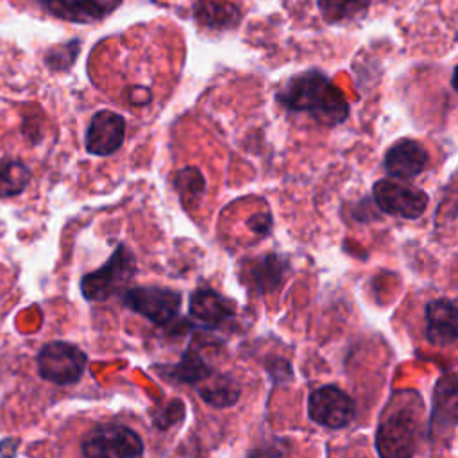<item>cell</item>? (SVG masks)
Masks as SVG:
<instances>
[{
	"mask_svg": "<svg viewBox=\"0 0 458 458\" xmlns=\"http://www.w3.org/2000/svg\"><path fill=\"white\" fill-rule=\"evenodd\" d=\"M429 426L433 431L458 426V372H447L437 381Z\"/></svg>",
	"mask_w": 458,
	"mask_h": 458,
	"instance_id": "obj_12",
	"label": "cell"
},
{
	"mask_svg": "<svg viewBox=\"0 0 458 458\" xmlns=\"http://www.w3.org/2000/svg\"><path fill=\"white\" fill-rule=\"evenodd\" d=\"M286 261L277 254H267L250 259L242 272L243 283L258 293H268L281 286L286 274Z\"/></svg>",
	"mask_w": 458,
	"mask_h": 458,
	"instance_id": "obj_14",
	"label": "cell"
},
{
	"mask_svg": "<svg viewBox=\"0 0 458 458\" xmlns=\"http://www.w3.org/2000/svg\"><path fill=\"white\" fill-rule=\"evenodd\" d=\"M86 361L84 351L68 342H50L36 358L39 376L61 386L77 383L82 377Z\"/></svg>",
	"mask_w": 458,
	"mask_h": 458,
	"instance_id": "obj_3",
	"label": "cell"
},
{
	"mask_svg": "<svg viewBox=\"0 0 458 458\" xmlns=\"http://www.w3.org/2000/svg\"><path fill=\"white\" fill-rule=\"evenodd\" d=\"M426 165L428 152L413 140H401L394 143L383 157L386 174L395 179H413L426 168Z\"/></svg>",
	"mask_w": 458,
	"mask_h": 458,
	"instance_id": "obj_11",
	"label": "cell"
},
{
	"mask_svg": "<svg viewBox=\"0 0 458 458\" xmlns=\"http://www.w3.org/2000/svg\"><path fill=\"white\" fill-rule=\"evenodd\" d=\"M136 274L134 254L125 247L118 245L111 258L97 270L82 276L81 292L88 301H106L118 293Z\"/></svg>",
	"mask_w": 458,
	"mask_h": 458,
	"instance_id": "obj_2",
	"label": "cell"
},
{
	"mask_svg": "<svg viewBox=\"0 0 458 458\" xmlns=\"http://www.w3.org/2000/svg\"><path fill=\"white\" fill-rule=\"evenodd\" d=\"M184 413V404L181 403V399H174L170 404H166L163 408V411L159 415H156V424L161 428V429H166L168 426L175 424Z\"/></svg>",
	"mask_w": 458,
	"mask_h": 458,
	"instance_id": "obj_23",
	"label": "cell"
},
{
	"mask_svg": "<svg viewBox=\"0 0 458 458\" xmlns=\"http://www.w3.org/2000/svg\"><path fill=\"white\" fill-rule=\"evenodd\" d=\"M125 136V120L122 114L100 109L91 116L86 131V150L93 156H109L116 152Z\"/></svg>",
	"mask_w": 458,
	"mask_h": 458,
	"instance_id": "obj_9",
	"label": "cell"
},
{
	"mask_svg": "<svg viewBox=\"0 0 458 458\" xmlns=\"http://www.w3.org/2000/svg\"><path fill=\"white\" fill-rule=\"evenodd\" d=\"M276 98L288 111L306 113L324 125H340L349 116V104L344 93L318 70L290 77L279 88Z\"/></svg>",
	"mask_w": 458,
	"mask_h": 458,
	"instance_id": "obj_1",
	"label": "cell"
},
{
	"mask_svg": "<svg viewBox=\"0 0 458 458\" xmlns=\"http://www.w3.org/2000/svg\"><path fill=\"white\" fill-rule=\"evenodd\" d=\"M281 451H277L276 447H261V449H256L249 454V458H281Z\"/></svg>",
	"mask_w": 458,
	"mask_h": 458,
	"instance_id": "obj_25",
	"label": "cell"
},
{
	"mask_svg": "<svg viewBox=\"0 0 458 458\" xmlns=\"http://www.w3.org/2000/svg\"><path fill=\"white\" fill-rule=\"evenodd\" d=\"M175 186H177V190L181 193V200L184 204H197L199 199L204 195L206 182L199 170L184 168V170H179Z\"/></svg>",
	"mask_w": 458,
	"mask_h": 458,
	"instance_id": "obj_21",
	"label": "cell"
},
{
	"mask_svg": "<svg viewBox=\"0 0 458 458\" xmlns=\"http://www.w3.org/2000/svg\"><path fill=\"white\" fill-rule=\"evenodd\" d=\"M141 453L140 435L123 424L97 426L82 442L84 458H138Z\"/></svg>",
	"mask_w": 458,
	"mask_h": 458,
	"instance_id": "obj_4",
	"label": "cell"
},
{
	"mask_svg": "<svg viewBox=\"0 0 458 458\" xmlns=\"http://www.w3.org/2000/svg\"><path fill=\"white\" fill-rule=\"evenodd\" d=\"M270 225H272V218L268 213H256L249 218L250 231H254L258 234H267L270 231Z\"/></svg>",
	"mask_w": 458,
	"mask_h": 458,
	"instance_id": "obj_24",
	"label": "cell"
},
{
	"mask_svg": "<svg viewBox=\"0 0 458 458\" xmlns=\"http://www.w3.org/2000/svg\"><path fill=\"white\" fill-rule=\"evenodd\" d=\"M38 4L54 18L73 23H91L109 16L122 0H38Z\"/></svg>",
	"mask_w": 458,
	"mask_h": 458,
	"instance_id": "obj_10",
	"label": "cell"
},
{
	"mask_svg": "<svg viewBox=\"0 0 458 458\" xmlns=\"http://www.w3.org/2000/svg\"><path fill=\"white\" fill-rule=\"evenodd\" d=\"M426 338L433 345H451L458 340V306L437 299L426 306Z\"/></svg>",
	"mask_w": 458,
	"mask_h": 458,
	"instance_id": "obj_13",
	"label": "cell"
},
{
	"mask_svg": "<svg viewBox=\"0 0 458 458\" xmlns=\"http://www.w3.org/2000/svg\"><path fill=\"white\" fill-rule=\"evenodd\" d=\"M199 395L204 403L215 408H227L233 406L240 397V385L229 374H211L204 379V385L199 386Z\"/></svg>",
	"mask_w": 458,
	"mask_h": 458,
	"instance_id": "obj_17",
	"label": "cell"
},
{
	"mask_svg": "<svg viewBox=\"0 0 458 458\" xmlns=\"http://www.w3.org/2000/svg\"><path fill=\"white\" fill-rule=\"evenodd\" d=\"M451 84H453V88L458 91V66L454 68V72H453V79H451Z\"/></svg>",
	"mask_w": 458,
	"mask_h": 458,
	"instance_id": "obj_26",
	"label": "cell"
},
{
	"mask_svg": "<svg viewBox=\"0 0 458 458\" xmlns=\"http://www.w3.org/2000/svg\"><path fill=\"white\" fill-rule=\"evenodd\" d=\"M213 374L211 367L202 360V356L193 349H186L179 363L172 367H165L163 376L175 381V383H186V385H197L208 379Z\"/></svg>",
	"mask_w": 458,
	"mask_h": 458,
	"instance_id": "obj_18",
	"label": "cell"
},
{
	"mask_svg": "<svg viewBox=\"0 0 458 458\" xmlns=\"http://www.w3.org/2000/svg\"><path fill=\"white\" fill-rule=\"evenodd\" d=\"M77 47H79V41H77V39H73V41H70L68 45H63V47H57V48H52V50L48 52V55H55V57L59 55V59L50 61V63H48V66H50V68H54V70H63V68L70 66V64L73 63L75 55H77Z\"/></svg>",
	"mask_w": 458,
	"mask_h": 458,
	"instance_id": "obj_22",
	"label": "cell"
},
{
	"mask_svg": "<svg viewBox=\"0 0 458 458\" xmlns=\"http://www.w3.org/2000/svg\"><path fill=\"white\" fill-rule=\"evenodd\" d=\"M193 16L202 27L211 30H227L240 21L238 7L218 0H199L193 7Z\"/></svg>",
	"mask_w": 458,
	"mask_h": 458,
	"instance_id": "obj_16",
	"label": "cell"
},
{
	"mask_svg": "<svg viewBox=\"0 0 458 458\" xmlns=\"http://www.w3.org/2000/svg\"><path fill=\"white\" fill-rule=\"evenodd\" d=\"M369 5L370 0H317V7L327 23L360 18Z\"/></svg>",
	"mask_w": 458,
	"mask_h": 458,
	"instance_id": "obj_19",
	"label": "cell"
},
{
	"mask_svg": "<svg viewBox=\"0 0 458 458\" xmlns=\"http://www.w3.org/2000/svg\"><path fill=\"white\" fill-rule=\"evenodd\" d=\"M372 197L381 211L410 220L422 216L428 208V195L422 190L392 179L377 181L372 186Z\"/></svg>",
	"mask_w": 458,
	"mask_h": 458,
	"instance_id": "obj_6",
	"label": "cell"
},
{
	"mask_svg": "<svg viewBox=\"0 0 458 458\" xmlns=\"http://www.w3.org/2000/svg\"><path fill=\"white\" fill-rule=\"evenodd\" d=\"M376 449L381 458L413 456V422L404 411L385 419L376 433Z\"/></svg>",
	"mask_w": 458,
	"mask_h": 458,
	"instance_id": "obj_8",
	"label": "cell"
},
{
	"mask_svg": "<svg viewBox=\"0 0 458 458\" xmlns=\"http://www.w3.org/2000/svg\"><path fill=\"white\" fill-rule=\"evenodd\" d=\"M308 413L313 422L324 428H342L354 415V403L336 386H320L310 394Z\"/></svg>",
	"mask_w": 458,
	"mask_h": 458,
	"instance_id": "obj_7",
	"label": "cell"
},
{
	"mask_svg": "<svg viewBox=\"0 0 458 458\" xmlns=\"http://www.w3.org/2000/svg\"><path fill=\"white\" fill-rule=\"evenodd\" d=\"M30 181V170L18 159L0 161V197L21 193Z\"/></svg>",
	"mask_w": 458,
	"mask_h": 458,
	"instance_id": "obj_20",
	"label": "cell"
},
{
	"mask_svg": "<svg viewBox=\"0 0 458 458\" xmlns=\"http://www.w3.org/2000/svg\"><path fill=\"white\" fill-rule=\"evenodd\" d=\"M190 315L206 327H215L234 315V306L215 290L200 288L190 297Z\"/></svg>",
	"mask_w": 458,
	"mask_h": 458,
	"instance_id": "obj_15",
	"label": "cell"
},
{
	"mask_svg": "<svg viewBox=\"0 0 458 458\" xmlns=\"http://www.w3.org/2000/svg\"><path fill=\"white\" fill-rule=\"evenodd\" d=\"M123 304L152 324L165 326L177 315L181 293L159 286H136L123 293Z\"/></svg>",
	"mask_w": 458,
	"mask_h": 458,
	"instance_id": "obj_5",
	"label": "cell"
}]
</instances>
